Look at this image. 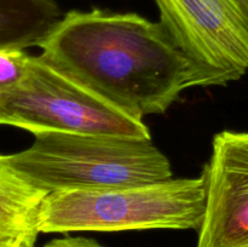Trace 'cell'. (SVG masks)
<instances>
[{
    "label": "cell",
    "instance_id": "7",
    "mask_svg": "<svg viewBox=\"0 0 248 247\" xmlns=\"http://www.w3.org/2000/svg\"><path fill=\"white\" fill-rule=\"evenodd\" d=\"M46 194L14 173L0 155V247H34L38 213Z\"/></svg>",
    "mask_w": 248,
    "mask_h": 247
},
{
    "label": "cell",
    "instance_id": "8",
    "mask_svg": "<svg viewBox=\"0 0 248 247\" xmlns=\"http://www.w3.org/2000/svg\"><path fill=\"white\" fill-rule=\"evenodd\" d=\"M62 16L56 0H0V51L40 46Z\"/></svg>",
    "mask_w": 248,
    "mask_h": 247
},
{
    "label": "cell",
    "instance_id": "1",
    "mask_svg": "<svg viewBox=\"0 0 248 247\" xmlns=\"http://www.w3.org/2000/svg\"><path fill=\"white\" fill-rule=\"evenodd\" d=\"M41 61L132 118L164 114L194 86V70L160 22L107 10L63 15Z\"/></svg>",
    "mask_w": 248,
    "mask_h": 247
},
{
    "label": "cell",
    "instance_id": "5",
    "mask_svg": "<svg viewBox=\"0 0 248 247\" xmlns=\"http://www.w3.org/2000/svg\"><path fill=\"white\" fill-rule=\"evenodd\" d=\"M160 23L194 70V86H224L248 72V19L232 0H155Z\"/></svg>",
    "mask_w": 248,
    "mask_h": 247
},
{
    "label": "cell",
    "instance_id": "4",
    "mask_svg": "<svg viewBox=\"0 0 248 247\" xmlns=\"http://www.w3.org/2000/svg\"><path fill=\"white\" fill-rule=\"evenodd\" d=\"M0 125L33 135L65 132L152 140L143 120L115 108L38 56L29 57L23 79L0 94Z\"/></svg>",
    "mask_w": 248,
    "mask_h": 247
},
{
    "label": "cell",
    "instance_id": "3",
    "mask_svg": "<svg viewBox=\"0 0 248 247\" xmlns=\"http://www.w3.org/2000/svg\"><path fill=\"white\" fill-rule=\"evenodd\" d=\"M205 211L202 177L170 178L118 188L47 194L39 232L199 230Z\"/></svg>",
    "mask_w": 248,
    "mask_h": 247
},
{
    "label": "cell",
    "instance_id": "2",
    "mask_svg": "<svg viewBox=\"0 0 248 247\" xmlns=\"http://www.w3.org/2000/svg\"><path fill=\"white\" fill-rule=\"evenodd\" d=\"M22 181L46 195L166 181L173 171L152 140L65 132L34 133L26 150L1 155Z\"/></svg>",
    "mask_w": 248,
    "mask_h": 247
},
{
    "label": "cell",
    "instance_id": "11",
    "mask_svg": "<svg viewBox=\"0 0 248 247\" xmlns=\"http://www.w3.org/2000/svg\"><path fill=\"white\" fill-rule=\"evenodd\" d=\"M232 1L237 5V7L241 10L242 14L248 19V0H232Z\"/></svg>",
    "mask_w": 248,
    "mask_h": 247
},
{
    "label": "cell",
    "instance_id": "9",
    "mask_svg": "<svg viewBox=\"0 0 248 247\" xmlns=\"http://www.w3.org/2000/svg\"><path fill=\"white\" fill-rule=\"evenodd\" d=\"M29 57L24 51H0V94L23 79Z\"/></svg>",
    "mask_w": 248,
    "mask_h": 247
},
{
    "label": "cell",
    "instance_id": "10",
    "mask_svg": "<svg viewBox=\"0 0 248 247\" xmlns=\"http://www.w3.org/2000/svg\"><path fill=\"white\" fill-rule=\"evenodd\" d=\"M44 247H104L101 244L92 239L87 237H72L65 236L61 239L51 240L50 242L45 245Z\"/></svg>",
    "mask_w": 248,
    "mask_h": 247
},
{
    "label": "cell",
    "instance_id": "6",
    "mask_svg": "<svg viewBox=\"0 0 248 247\" xmlns=\"http://www.w3.org/2000/svg\"><path fill=\"white\" fill-rule=\"evenodd\" d=\"M198 247H248V131L216 133L202 174Z\"/></svg>",
    "mask_w": 248,
    "mask_h": 247
}]
</instances>
